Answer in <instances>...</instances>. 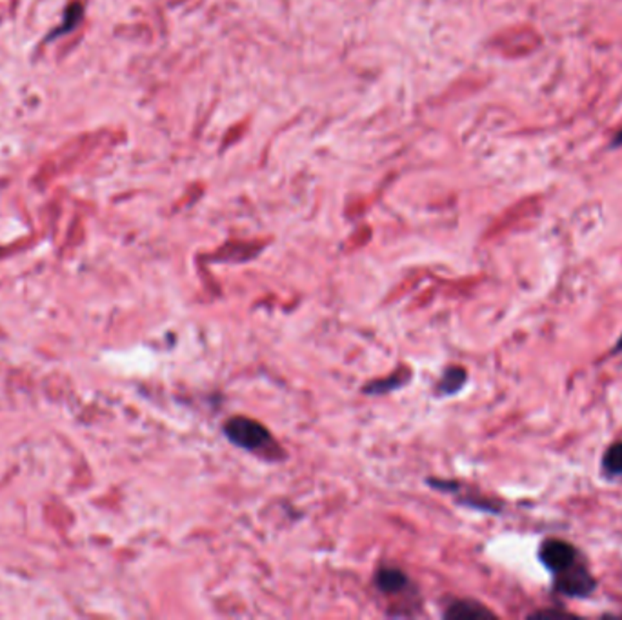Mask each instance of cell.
Here are the masks:
<instances>
[{
    "mask_svg": "<svg viewBox=\"0 0 622 620\" xmlns=\"http://www.w3.org/2000/svg\"><path fill=\"white\" fill-rule=\"evenodd\" d=\"M375 584L382 593L395 595V593H402L409 586V581L402 570L384 566L377 572Z\"/></svg>",
    "mask_w": 622,
    "mask_h": 620,
    "instance_id": "5",
    "label": "cell"
},
{
    "mask_svg": "<svg viewBox=\"0 0 622 620\" xmlns=\"http://www.w3.org/2000/svg\"><path fill=\"white\" fill-rule=\"evenodd\" d=\"M539 559L546 570H549L553 575H556L565 572L572 564H575L579 559V554L577 549L566 540L548 538L539 547Z\"/></svg>",
    "mask_w": 622,
    "mask_h": 620,
    "instance_id": "3",
    "label": "cell"
},
{
    "mask_svg": "<svg viewBox=\"0 0 622 620\" xmlns=\"http://www.w3.org/2000/svg\"><path fill=\"white\" fill-rule=\"evenodd\" d=\"M611 354H622V335L618 336V340L615 342V346H613V352Z\"/></svg>",
    "mask_w": 622,
    "mask_h": 620,
    "instance_id": "9",
    "label": "cell"
},
{
    "mask_svg": "<svg viewBox=\"0 0 622 620\" xmlns=\"http://www.w3.org/2000/svg\"><path fill=\"white\" fill-rule=\"evenodd\" d=\"M444 616L451 620H486L495 618V613L475 600H457L446 609Z\"/></svg>",
    "mask_w": 622,
    "mask_h": 620,
    "instance_id": "4",
    "label": "cell"
},
{
    "mask_svg": "<svg viewBox=\"0 0 622 620\" xmlns=\"http://www.w3.org/2000/svg\"><path fill=\"white\" fill-rule=\"evenodd\" d=\"M226 437L242 450H262L271 444L269 432L257 421L248 417H233L224 426Z\"/></svg>",
    "mask_w": 622,
    "mask_h": 620,
    "instance_id": "1",
    "label": "cell"
},
{
    "mask_svg": "<svg viewBox=\"0 0 622 620\" xmlns=\"http://www.w3.org/2000/svg\"><path fill=\"white\" fill-rule=\"evenodd\" d=\"M466 379H468L466 370H462V368H450L442 375V380L439 384V391L442 395H453V393H457L464 386Z\"/></svg>",
    "mask_w": 622,
    "mask_h": 620,
    "instance_id": "7",
    "label": "cell"
},
{
    "mask_svg": "<svg viewBox=\"0 0 622 620\" xmlns=\"http://www.w3.org/2000/svg\"><path fill=\"white\" fill-rule=\"evenodd\" d=\"M531 616H570V613H566V611H553V609H546V611H537V613H533Z\"/></svg>",
    "mask_w": 622,
    "mask_h": 620,
    "instance_id": "8",
    "label": "cell"
},
{
    "mask_svg": "<svg viewBox=\"0 0 622 620\" xmlns=\"http://www.w3.org/2000/svg\"><path fill=\"white\" fill-rule=\"evenodd\" d=\"M602 471L609 476H620L622 475V442H617L604 451Z\"/></svg>",
    "mask_w": 622,
    "mask_h": 620,
    "instance_id": "6",
    "label": "cell"
},
{
    "mask_svg": "<svg viewBox=\"0 0 622 620\" xmlns=\"http://www.w3.org/2000/svg\"><path fill=\"white\" fill-rule=\"evenodd\" d=\"M595 588L597 581L581 563H575L565 572L556 573V581H553V589L568 598H586L595 591Z\"/></svg>",
    "mask_w": 622,
    "mask_h": 620,
    "instance_id": "2",
    "label": "cell"
}]
</instances>
